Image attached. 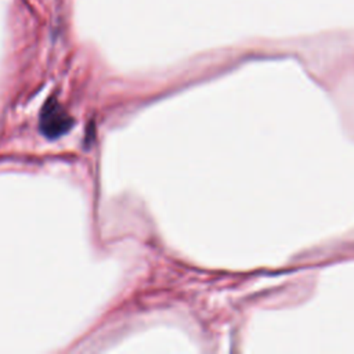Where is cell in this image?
I'll return each instance as SVG.
<instances>
[{
    "instance_id": "1",
    "label": "cell",
    "mask_w": 354,
    "mask_h": 354,
    "mask_svg": "<svg viewBox=\"0 0 354 354\" xmlns=\"http://www.w3.org/2000/svg\"><path fill=\"white\" fill-rule=\"evenodd\" d=\"M68 118L57 109V105L53 106L51 111H46L44 116V133L46 134H59L66 129Z\"/></svg>"
}]
</instances>
